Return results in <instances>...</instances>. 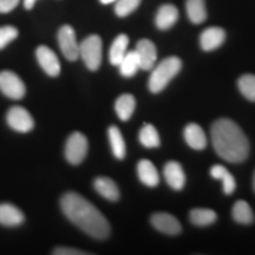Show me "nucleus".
<instances>
[{
    "label": "nucleus",
    "mask_w": 255,
    "mask_h": 255,
    "mask_svg": "<svg viewBox=\"0 0 255 255\" xmlns=\"http://www.w3.org/2000/svg\"><path fill=\"white\" fill-rule=\"evenodd\" d=\"M64 215L73 225L97 240L107 239L110 234V225L104 215L87 199L77 193L64 194L60 199Z\"/></svg>",
    "instance_id": "nucleus-1"
},
{
    "label": "nucleus",
    "mask_w": 255,
    "mask_h": 255,
    "mask_svg": "<svg viewBox=\"0 0 255 255\" xmlns=\"http://www.w3.org/2000/svg\"><path fill=\"white\" fill-rule=\"evenodd\" d=\"M212 143L216 154L229 163H241L250 155L247 136L229 119H220L213 123Z\"/></svg>",
    "instance_id": "nucleus-2"
},
{
    "label": "nucleus",
    "mask_w": 255,
    "mask_h": 255,
    "mask_svg": "<svg viewBox=\"0 0 255 255\" xmlns=\"http://www.w3.org/2000/svg\"><path fill=\"white\" fill-rule=\"evenodd\" d=\"M182 69V62L178 57H168L157 66L152 68L148 87L152 94L163 91L175 76Z\"/></svg>",
    "instance_id": "nucleus-3"
},
{
    "label": "nucleus",
    "mask_w": 255,
    "mask_h": 255,
    "mask_svg": "<svg viewBox=\"0 0 255 255\" xmlns=\"http://www.w3.org/2000/svg\"><path fill=\"white\" fill-rule=\"evenodd\" d=\"M102 56H103V44L101 37L97 34H91L79 44V57H82L83 62L91 71H97L100 69Z\"/></svg>",
    "instance_id": "nucleus-4"
},
{
    "label": "nucleus",
    "mask_w": 255,
    "mask_h": 255,
    "mask_svg": "<svg viewBox=\"0 0 255 255\" xmlns=\"http://www.w3.org/2000/svg\"><path fill=\"white\" fill-rule=\"evenodd\" d=\"M88 154V139L82 132H73L65 144V157L69 163L81 164Z\"/></svg>",
    "instance_id": "nucleus-5"
},
{
    "label": "nucleus",
    "mask_w": 255,
    "mask_h": 255,
    "mask_svg": "<svg viewBox=\"0 0 255 255\" xmlns=\"http://www.w3.org/2000/svg\"><path fill=\"white\" fill-rule=\"evenodd\" d=\"M58 44L63 56L70 62H75L79 57V44L76 32L70 25H64L58 31Z\"/></svg>",
    "instance_id": "nucleus-6"
},
{
    "label": "nucleus",
    "mask_w": 255,
    "mask_h": 255,
    "mask_svg": "<svg viewBox=\"0 0 255 255\" xmlns=\"http://www.w3.org/2000/svg\"><path fill=\"white\" fill-rule=\"evenodd\" d=\"M0 91L11 100H20L25 96L26 88L19 76L12 71L0 72Z\"/></svg>",
    "instance_id": "nucleus-7"
},
{
    "label": "nucleus",
    "mask_w": 255,
    "mask_h": 255,
    "mask_svg": "<svg viewBox=\"0 0 255 255\" xmlns=\"http://www.w3.org/2000/svg\"><path fill=\"white\" fill-rule=\"evenodd\" d=\"M6 121L9 128L18 132H28L34 127V121L31 114L23 107H12L7 111Z\"/></svg>",
    "instance_id": "nucleus-8"
},
{
    "label": "nucleus",
    "mask_w": 255,
    "mask_h": 255,
    "mask_svg": "<svg viewBox=\"0 0 255 255\" xmlns=\"http://www.w3.org/2000/svg\"><path fill=\"white\" fill-rule=\"evenodd\" d=\"M38 63L45 73L51 77H57L60 73V63L58 57L50 47L41 45L36 51Z\"/></svg>",
    "instance_id": "nucleus-9"
},
{
    "label": "nucleus",
    "mask_w": 255,
    "mask_h": 255,
    "mask_svg": "<svg viewBox=\"0 0 255 255\" xmlns=\"http://www.w3.org/2000/svg\"><path fill=\"white\" fill-rule=\"evenodd\" d=\"M136 53L139 59V66L144 71H150L157 60V50L155 44L149 39H141L136 45Z\"/></svg>",
    "instance_id": "nucleus-10"
},
{
    "label": "nucleus",
    "mask_w": 255,
    "mask_h": 255,
    "mask_svg": "<svg viewBox=\"0 0 255 255\" xmlns=\"http://www.w3.org/2000/svg\"><path fill=\"white\" fill-rule=\"evenodd\" d=\"M151 225L167 235H178L182 231L181 223L175 216L168 213H156L151 216Z\"/></svg>",
    "instance_id": "nucleus-11"
},
{
    "label": "nucleus",
    "mask_w": 255,
    "mask_h": 255,
    "mask_svg": "<svg viewBox=\"0 0 255 255\" xmlns=\"http://www.w3.org/2000/svg\"><path fill=\"white\" fill-rule=\"evenodd\" d=\"M226 32L221 27H208L201 33L200 45L206 52L219 49L225 43Z\"/></svg>",
    "instance_id": "nucleus-12"
},
{
    "label": "nucleus",
    "mask_w": 255,
    "mask_h": 255,
    "mask_svg": "<svg viewBox=\"0 0 255 255\" xmlns=\"http://www.w3.org/2000/svg\"><path fill=\"white\" fill-rule=\"evenodd\" d=\"M163 175L169 187L174 190H182L186 184V175H184L183 168L178 162L170 161L164 165Z\"/></svg>",
    "instance_id": "nucleus-13"
},
{
    "label": "nucleus",
    "mask_w": 255,
    "mask_h": 255,
    "mask_svg": "<svg viewBox=\"0 0 255 255\" xmlns=\"http://www.w3.org/2000/svg\"><path fill=\"white\" fill-rule=\"evenodd\" d=\"M184 141L191 149H195V150H203L207 146V136L203 129L199 124L196 123H190L184 128L183 131Z\"/></svg>",
    "instance_id": "nucleus-14"
},
{
    "label": "nucleus",
    "mask_w": 255,
    "mask_h": 255,
    "mask_svg": "<svg viewBox=\"0 0 255 255\" xmlns=\"http://www.w3.org/2000/svg\"><path fill=\"white\" fill-rule=\"evenodd\" d=\"M178 19V9L176 6L171 4L162 5L161 7L157 9V13L155 17V24L157 28L162 31L169 30L176 24Z\"/></svg>",
    "instance_id": "nucleus-15"
},
{
    "label": "nucleus",
    "mask_w": 255,
    "mask_h": 255,
    "mask_svg": "<svg viewBox=\"0 0 255 255\" xmlns=\"http://www.w3.org/2000/svg\"><path fill=\"white\" fill-rule=\"evenodd\" d=\"M24 214L11 203H0V225L6 227H17L24 222Z\"/></svg>",
    "instance_id": "nucleus-16"
},
{
    "label": "nucleus",
    "mask_w": 255,
    "mask_h": 255,
    "mask_svg": "<svg viewBox=\"0 0 255 255\" xmlns=\"http://www.w3.org/2000/svg\"><path fill=\"white\" fill-rule=\"evenodd\" d=\"M137 175L139 181L148 187H156L159 183V175L156 167L149 159H141L137 164Z\"/></svg>",
    "instance_id": "nucleus-17"
},
{
    "label": "nucleus",
    "mask_w": 255,
    "mask_h": 255,
    "mask_svg": "<svg viewBox=\"0 0 255 255\" xmlns=\"http://www.w3.org/2000/svg\"><path fill=\"white\" fill-rule=\"evenodd\" d=\"M94 187L96 191L108 201L116 202L120 200V189L116 182L111 178L105 176L97 177L94 182Z\"/></svg>",
    "instance_id": "nucleus-18"
},
{
    "label": "nucleus",
    "mask_w": 255,
    "mask_h": 255,
    "mask_svg": "<svg viewBox=\"0 0 255 255\" xmlns=\"http://www.w3.org/2000/svg\"><path fill=\"white\" fill-rule=\"evenodd\" d=\"M210 175L215 180H220L222 182V189L226 195H231L237 189V181L233 175L223 165L215 164L210 168Z\"/></svg>",
    "instance_id": "nucleus-19"
},
{
    "label": "nucleus",
    "mask_w": 255,
    "mask_h": 255,
    "mask_svg": "<svg viewBox=\"0 0 255 255\" xmlns=\"http://www.w3.org/2000/svg\"><path fill=\"white\" fill-rule=\"evenodd\" d=\"M136 108V100L132 95L124 94L120 96L115 103V110H116L117 116L121 121L126 122L129 121L130 117L132 116L133 111Z\"/></svg>",
    "instance_id": "nucleus-20"
},
{
    "label": "nucleus",
    "mask_w": 255,
    "mask_h": 255,
    "mask_svg": "<svg viewBox=\"0 0 255 255\" xmlns=\"http://www.w3.org/2000/svg\"><path fill=\"white\" fill-rule=\"evenodd\" d=\"M187 15L193 24H202L207 19L206 0H186Z\"/></svg>",
    "instance_id": "nucleus-21"
},
{
    "label": "nucleus",
    "mask_w": 255,
    "mask_h": 255,
    "mask_svg": "<svg viewBox=\"0 0 255 255\" xmlns=\"http://www.w3.org/2000/svg\"><path fill=\"white\" fill-rule=\"evenodd\" d=\"M108 136H109V142L114 156L117 159H123L127 155V145L122 132L116 126H111L108 130Z\"/></svg>",
    "instance_id": "nucleus-22"
},
{
    "label": "nucleus",
    "mask_w": 255,
    "mask_h": 255,
    "mask_svg": "<svg viewBox=\"0 0 255 255\" xmlns=\"http://www.w3.org/2000/svg\"><path fill=\"white\" fill-rule=\"evenodd\" d=\"M128 45H129V37H128L127 34L122 33L115 38L109 52V59L113 65H120L121 60L123 59V57L126 56V53L128 52Z\"/></svg>",
    "instance_id": "nucleus-23"
},
{
    "label": "nucleus",
    "mask_w": 255,
    "mask_h": 255,
    "mask_svg": "<svg viewBox=\"0 0 255 255\" xmlns=\"http://www.w3.org/2000/svg\"><path fill=\"white\" fill-rule=\"evenodd\" d=\"M232 216L235 222L241 223V225H252L254 222V214L251 206L246 201L240 200L237 201L233 206Z\"/></svg>",
    "instance_id": "nucleus-24"
},
{
    "label": "nucleus",
    "mask_w": 255,
    "mask_h": 255,
    "mask_svg": "<svg viewBox=\"0 0 255 255\" xmlns=\"http://www.w3.org/2000/svg\"><path fill=\"white\" fill-rule=\"evenodd\" d=\"M189 220L193 225L197 226V227H207V226L213 225L218 220V215L212 209L195 208L190 210Z\"/></svg>",
    "instance_id": "nucleus-25"
},
{
    "label": "nucleus",
    "mask_w": 255,
    "mask_h": 255,
    "mask_svg": "<svg viewBox=\"0 0 255 255\" xmlns=\"http://www.w3.org/2000/svg\"><path fill=\"white\" fill-rule=\"evenodd\" d=\"M120 72L123 77L131 78L136 75L137 71L141 69L139 66V59L137 56L136 51H129L123 57V59L120 63Z\"/></svg>",
    "instance_id": "nucleus-26"
},
{
    "label": "nucleus",
    "mask_w": 255,
    "mask_h": 255,
    "mask_svg": "<svg viewBox=\"0 0 255 255\" xmlns=\"http://www.w3.org/2000/svg\"><path fill=\"white\" fill-rule=\"evenodd\" d=\"M138 139L145 148H157L161 144L159 135L156 128L151 124H144L138 133Z\"/></svg>",
    "instance_id": "nucleus-27"
},
{
    "label": "nucleus",
    "mask_w": 255,
    "mask_h": 255,
    "mask_svg": "<svg viewBox=\"0 0 255 255\" xmlns=\"http://www.w3.org/2000/svg\"><path fill=\"white\" fill-rule=\"evenodd\" d=\"M238 88L246 100L255 102V75H242L238 79Z\"/></svg>",
    "instance_id": "nucleus-28"
},
{
    "label": "nucleus",
    "mask_w": 255,
    "mask_h": 255,
    "mask_svg": "<svg viewBox=\"0 0 255 255\" xmlns=\"http://www.w3.org/2000/svg\"><path fill=\"white\" fill-rule=\"evenodd\" d=\"M142 0H116L115 5V13L119 17L123 18L131 14L135 9L138 7Z\"/></svg>",
    "instance_id": "nucleus-29"
},
{
    "label": "nucleus",
    "mask_w": 255,
    "mask_h": 255,
    "mask_svg": "<svg viewBox=\"0 0 255 255\" xmlns=\"http://www.w3.org/2000/svg\"><path fill=\"white\" fill-rule=\"evenodd\" d=\"M18 30L14 26H2L0 27V50L5 49L11 41L18 37Z\"/></svg>",
    "instance_id": "nucleus-30"
},
{
    "label": "nucleus",
    "mask_w": 255,
    "mask_h": 255,
    "mask_svg": "<svg viewBox=\"0 0 255 255\" xmlns=\"http://www.w3.org/2000/svg\"><path fill=\"white\" fill-rule=\"evenodd\" d=\"M19 0H0V13H8L17 7Z\"/></svg>",
    "instance_id": "nucleus-31"
},
{
    "label": "nucleus",
    "mask_w": 255,
    "mask_h": 255,
    "mask_svg": "<svg viewBox=\"0 0 255 255\" xmlns=\"http://www.w3.org/2000/svg\"><path fill=\"white\" fill-rule=\"evenodd\" d=\"M53 254H56V255H85L89 253H87V252H82L79 250H75V248L59 247V248H56V250L53 251Z\"/></svg>",
    "instance_id": "nucleus-32"
},
{
    "label": "nucleus",
    "mask_w": 255,
    "mask_h": 255,
    "mask_svg": "<svg viewBox=\"0 0 255 255\" xmlns=\"http://www.w3.org/2000/svg\"><path fill=\"white\" fill-rule=\"evenodd\" d=\"M36 1H37V0H24V6H25V8H26V9L33 8L34 2H36Z\"/></svg>",
    "instance_id": "nucleus-33"
},
{
    "label": "nucleus",
    "mask_w": 255,
    "mask_h": 255,
    "mask_svg": "<svg viewBox=\"0 0 255 255\" xmlns=\"http://www.w3.org/2000/svg\"><path fill=\"white\" fill-rule=\"evenodd\" d=\"M103 5H108V4H111V2H115L116 0H100Z\"/></svg>",
    "instance_id": "nucleus-34"
},
{
    "label": "nucleus",
    "mask_w": 255,
    "mask_h": 255,
    "mask_svg": "<svg viewBox=\"0 0 255 255\" xmlns=\"http://www.w3.org/2000/svg\"><path fill=\"white\" fill-rule=\"evenodd\" d=\"M253 188H254V191H255V173H254V176H253Z\"/></svg>",
    "instance_id": "nucleus-35"
}]
</instances>
